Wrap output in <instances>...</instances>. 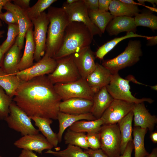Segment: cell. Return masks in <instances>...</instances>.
I'll use <instances>...</instances> for the list:
<instances>
[{
    "mask_svg": "<svg viewBox=\"0 0 157 157\" xmlns=\"http://www.w3.org/2000/svg\"><path fill=\"white\" fill-rule=\"evenodd\" d=\"M13 99L29 117L54 120L57 119L62 100L46 75L22 81Z\"/></svg>",
    "mask_w": 157,
    "mask_h": 157,
    "instance_id": "cell-1",
    "label": "cell"
},
{
    "mask_svg": "<svg viewBox=\"0 0 157 157\" xmlns=\"http://www.w3.org/2000/svg\"><path fill=\"white\" fill-rule=\"evenodd\" d=\"M88 28L82 23L70 22L65 30L61 45L53 57L57 60L90 45L93 39Z\"/></svg>",
    "mask_w": 157,
    "mask_h": 157,
    "instance_id": "cell-2",
    "label": "cell"
},
{
    "mask_svg": "<svg viewBox=\"0 0 157 157\" xmlns=\"http://www.w3.org/2000/svg\"><path fill=\"white\" fill-rule=\"evenodd\" d=\"M47 13L49 22L44 54L53 58L61 45L65 30L70 22L62 7L50 6Z\"/></svg>",
    "mask_w": 157,
    "mask_h": 157,
    "instance_id": "cell-3",
    "label": "cell"
},
{
    "mask_svg": "<svg viewBox=\"0 0 157 157\" xmlns=\"http://www.w3.org/2000/svg\"><path fill=\"white\" fill-rule=\"evenodd\" d=\"M141 44L139 40H130L124 50L116 57L103 60L102 65L113 74L120 70L135 64L142 55Z\"/></svg>",
    "mask_w": 157,
    "mask_h": 157,
    "instance_id": "cell-4",
    "label": "cell"
},
{
    "mask_svg": "<svg viewBox=\"0 0 157 157\" xmlns=\"http://www.w3.org/2000/svg\"><path fill=\"white\" fill-rule=\"evenodd\" d=\"M56 61L57 65L55 69L47 76L53 84L70 83L81 78L72 54L58 59Z\"/></svg>",
    "mask_w": 157,
    "mask_h": 157,
    "instance_id": "cell-5",
    "label": "cell"
},
{
    "mask_svg": "<svg viewBox=\"0 0 157 157\" xmlns=\"http://www.w3.org/2000/svg\"><path fill=\"white\" fill-rule=\"evenodd\" d=\"M130 81L129 80L121 77L118 73L114 74H113L110 83L106 86V88L114 99L134 104L145 101L151 104L154 102L150 98L138 99L133 96L130 90Z\"/></svg>",
    "mask_w": 157,
    "mask_h": 157,
    "instance_id": "cell-6",
    "label": "cell"
},
{
    "mask_svg": "<svg viewBox=\"0 0 157 157\" xmlns=\"http://www.w3.org/2000/svg\"><path fill=\"white\" fill-rule=\"evenodd\" d=\"M54 86L56 92L63 101L74 98L92 100L94 94L85 78L82 77L74 81L56 83Z\"/></svg>",
    "mask_w": 157,
    "mask_h": 157,
    "instance_id": "cell-7",
    "label": "cell"
},
{
    "mask_svg": "<svg viewBox=\"0 0 157 157\" xmlns=\"http://www.w3.org/2000/svg\"><path fill=\"white\" fill-rule=\"evenodd\" d=\"M31 119L14 102L9 106V113L4 119L11 129L20 133L23 136L35 134L39 131L33 126Z\"/></svg>",
    "mask_w": 157,
    "mask_h": 157,
    "instance_id": "cell-8",
    "label": "cell"
},
{
    "mask_svg": "<svg viewBox=\"0 0 157 157\" xmlns=\"http://www.w3.org/2000/svg\"><path fill=\"white\" fill-rule=\"evenodd\" d=\"M101 149L109 157L121 155V137L117 124L103 125L99 132Z\"/></svg>",
    "mask_w": 157,
    "mask_h": 157,
    "instance_id": "cell-9",
    "label": "cell"
},
{
    "mask_svg": "<svg viewBox=\"0 0 157 157\" xmlns=\"http://www.w3.org/2000/svg\"><path fill=\"white\" fill-rule=\"evenodd\" d=\"M62 8L67 14L70 22L82 23L88 28L93 36L95 35L101 36L102 33L91 22L89 16L88 10L83 0H77L70 5L65 2Z\"/></svg>",
    "mask_w": 157,
    "mask_h": 157,
    "instance_id": "cell-10",
    "label": "cell"
},
{
    "mask_svg": "<svg viewBox=\"0 0 157 157\" xmlns=\"http://www.w3.org/2000/svg\"><path fill=\"white\" fill-rule=\"evenodd\" d=\"M31 21L34 26L33 31V38L35 44L34 60L37 62L45 54L46 34L49 22L47 13L45 11Z\"/></svg>",
    "mask_w": 157,
    "mask_h": 157,
    "instance_id": "cell-11",
    "label": "cell"
},
{
    "mask_svg": "<svg viewBox=\"0 0 157 157\" xmlns=\"http://www.w3.org/2000/svg\"><path fill=\"white\" fill-rule=\"evenodd\" d=\"M56 60L44 54L42 58L30 67L16 73L22 81H27L34 78L49 74L55 69Z\"/></svg>",
    "mask_w": 157,
    "mask_h": 157,
    "instance_id": "cell-12",
    "label": "cell"
},
{
    "mask_svg": "<svg viewBox=\"0 0 157 157\" xmlns=\"http://www.w3.org/2000/svg\"><path fill=\"white\" fill-rule=\"evenodd\" d=\"M134 103L114 99L101 117L104 125L117 124L132 111Z\"/></svg>",
    "mask_w": 157,
    "mask_h": 157,
    "instance_id": "cell-13",
    "label": "cell"
},
{
    "mask_svg": "<svg viewBox=\"0 0 157 157\" xmlns=\"http://www.w3.org/2000/svg\"><path fill=\"white\" fill-rule=\"evenodd\" d=\"M72 55L81 77L85 78L95 68V53L89 46L78 50Z\"/></svg>",
    "mask_w": 157,
    "mask_h": 157,
    "instance_id": "cell-14",
    "label": "cell"
},
{
    "mask_svg": "<svg viewBox=\"0 0 157 157\" xmlns=\"http://www.w3.org/2000/svg\"><path fill=\"white\" fill-rule=\"evenodd\" d=\"M11 1L9 0L3 6V9L11 11L16 18L19 33L15 41L21 51L24 47L26 33L29 28L33 26V25L28 17L26 10L11 3Z\"/></svg>",
    "mask_w": 157,
    "mask_h": 157,
    "instance_id": "cell-15",
    "label": "cell"
},
{
    "mask_svg": "<svg viewBox=\"0 0 157 157\" xmlns=\"http://www.w3.org/2000/svg\"><path fill=\"white\" fill-rule=\"evenodd\" d=\"M14 144L18 148L34 151L40 154L43 150H51L54 147L43 135L39 133L23 136Z\"/></svg>",
    "mask_w": 157,
    "mask_h": 157,
    "instance_id": "cell-16",
    "label": "cell"
},
{
    "mask_svg": "<svg viewBox=\"0 0 157 157\" xmlns=\"http://www.w3.org/2000/svg\"><path fill=\"white\" fill-rule=\"evenodd\" d=\"M92 100L74 98L61 101L59 106L60 112L78 115L90 113L93 106Z\"/></svg>",
    "mask_w": 157,
    "mask_h": 157,
    "instance_id": "cell-17",
    "label": "cell"
},
{
    "mask_svg": "<svg viewBox=\"0 0 157 157\" xmlns=\"http://www.w3.org/2000/svg\"><path fill=\"white\" fill-rule=\"evenodd\" d=\"M113 74L108 69L98 63H96L94 70L85 78L89 86L95 93L108 85Z\"/></svg>",
    "mask_w": 157,
    "mask_h": 157,
    "instance_id": "cell-18",
    "label": "cell"
},
{
    "mask_svg": "<svg viewBox=\"0 0 157 157\" xmlns=\"http://www.w3.org/2000/svg\"><path fill=\"white\" fill-rule=\"evenodd\" d=\"M132 111L133 115L134 126L147 129L150 132H152L157 123V117L149 113L144 102L134 104Z\"/></svg>",
    "mask_w": 157,
    "mask_h": 157,
    "instance_id": "cell-19",
    "label": "cell"
},
{
    "mask_svg": "<svg viewBox=\"0 0 157 157\" xmlns=\"http://www.w3.org/2000/svg\"><path fill=\"white\" fill-rule=\"evenodd\" d=\"M137 27L134 18L127 16L114 17L107 26L106 30L111 36L120 33L133 32L135 33Z\"/></svg>",
    "mask_w": 157,
    "mask_h": 157,
    "instance_id": "cell-20",
    "label": "cell"
},
{
    "mask_svg": "<svg viewBox=\"0 0 157 157\" xmlns=\"http://www.w3.org/2000/svg\"><path fill=\"white\" fill-rule=\"evenodd\" d=\"M33 26L29 28L26 34V42L24 53L17 67L19 71L30 67L34 64L35 44L33 38Z\"/></svg>",
    "mask_w": 157,
    "mask_h": 157,
    "instance_id": "cell-21",
    "label": "cell"
},
{
    "mask_svg": "<svg viewBox=\"0 0 157 157\" xmlns=\"http://www.w3.org/2000/svg\"><path fill=\"white\" fill-rule=\"evenodd\" d=\"M114 99L104 87L94 94L93 106L90 113L96 119L100 118Z\"/></svg>",
    "mask_w": 157,
    "mask_h": 157,
    "instance_id": "cell-22",
    "label": "cell"
},
{
    "mask_svg": "<svg viewBox=\"0 0 157 157\" xmlns=\"http://www.w3.org/2000/svg\"><path fill=\"white\" fill-rule=\"evenodd\" d=\"M96 119L91 113L75 115L59 111L57 118L59 124V131L57 134L59 143L62 141V136L64 131L75 122L82 120H93Z\"/></svg>",
    "mask_w": 157,
    "mask_h": 157,
    "instance_id": "cell-23",
    "label": "cell"
},
{
    "mask_svg": "<svg viewBox=\"0 0 157 157\" xmlns=\"http://www.w3.org/2000/svg\"><path fill=\"white\" fill-rule=\"evenodd\" d=\"M20 51L17 44L15 41L5 54L1 67L7 73L15 74L19 71L17 67L20 59Z\"/></svg>",
    "mask_w": 157,
    "mask_h": 157,
    "instance_id": "cell-24",
    "label": "cell"
},
{
    "mask_svg": "<svg viewBox=\"0 0 157 157\" xmlns=\"http://www.w3.org/2000/svg\"><path fill=\"white\" fill-rule=\"evenodd\" d=\"M133 116L132 111L117 123L121 137V155L123 154L128 142L133 140L132 135Z\"/></svg>",
    "mask_w": 157,
    "mask_h": 157,
    "instance_id": "cell-25",
    "label": "cell"
},
{
    "mask_svg": "<svg viewBox=\"0 0 157 157\" xmlns=\"http://www.w3.org/2000/svg\"><path fill=\"white\" fill-rule=\"evenodd\" d=\"M29 117L34 122L39 131L41 132L49 142L54 147H56L59 142L56 133L53 131L50 127V124L53 122L52 119L36 116Z\"/></svg>",
    "mask_w": 157,
    "mask_h": 157,
    "instance_id": "cell-26",
    "label": "cell"
},
{
    "mask_svg": "<svg viewBox=\"0 0 157 157\" xmlns=\"http://www.w3.org/2000/svg\"><path fill=\"white\" fill-rule=\"evenodd\" d=\"M114 17H135L140 11L138 6L126 3L120 0H112L109 8Z\"/></svg>",
    "mask_w": 157,
    "mask_h": 157,
    "instance_id": "cell-27",
    "label": "cell"
},
{
    "mask_svg": "<svg viewBox=\"0 0 157 157\" xmlns=\"http://www.w3.org/2000/svg\"><path fill=\"white\" fill-rule=\"evenodd\" d=\"M22 81L16 75L8 74L0 67V87L11 98L15 95Z\"/></svg>",
    "mask_w": 157,
    "mask_h": 157,
    "instance_id": "cell-28",
    "label": "cell"
},
{
    "mask_svg": "<svg viewBox=\"0 0 157 157\" xmlns=\"http://www.w3.org/2000/svg\"><path fill=\"white\" fill-rule=\"evenodd\" d=\"M148 129L139 126H134L133 129V142L134 149V157H144L149 153L144 145V139Z\"/></svg>",
    "mask_w": 157,
    "mask_h": 157,
    "instance_id": "cell-29",
    "label": "cell"
},
{
    "mask_svg": "<svg viewBox=\"0 0 157 157\" xmlns=\"http://www.w3.org/2000/svg\"><path fill=\"white\" fill-rule=\"evenodd\" d=\"M103 125V122L101 118L93 120H82L75 122L68 128L77 132L99 133Z\"/></svg>",
    "mask_w": 157,
    "mask_h": 157,
    "instance_id": "cell-30",
    "label": "cell"
},
{
    "mask_svg": "<svg viewBox=\"0 0 157 157\" xmlns=\"http://www.w3.org/2000/svg\"><path fill=\"white\" fill-rule=\"evenodd\" d=\"M134 37L143 38L147 40L150 36L139 35L133 32H127L126 35L121 37L115 38L100 47L95 53L96 58L103 60L104 56L120 42L125 39Z\"/></svg>",
    "mask_w": 157,
    "mask_h": 157,
    "instance_id": "cell-31",
    "label": "cell"
},
{
    "mask_svg": "<svg viewBox=\"0 0 157 157\" xmlns=\"http://www.w3.org/2000/svg\"><path fill=\"white\" fill-rule=\"evenodd\" d=\"M88 13L92 22L102 34L104 33L108 24L114 17L108 11L98 9L96 10H88Z\"/></svg>",
    "mask_w": 157,
    "mask_h": 157,
    "instance_id": "cell-32",
    "label": "cell"
},
{
    "mask_svg": "<svg viewBox=\"0 0 157 157\" xmlns=\"http://www.w3.org/2000/svg\"><path fill=\"white\" fill-rule=\"evenodd\" d=\"M66 144L78 147L85 150L89 149L85 133L76 132L68 128L64 136Z\"/></svg>",
    "mask_w": 157,
    "mask_h": 157,
    "instance_id": "cell-33",
    "label": "cell"
},
{
    "mask_svg": "<svg viewBox=\"0 0 157 157\" xmlns=\"http://www.w3.org/2000/svg\"><path fill=\"white\" fill-rule=\"evenodd\" d=\"M136 27H147L153 31L157 29V16L150 12H143L137 14L134 18Z\"/></svg>",
    "mask_w": 157,
    "mask_h": 157,
    "instance_id": "cell-34",
    "label": "cell"
},
{
    "mask_svg": "<svg viewBox=\"0 0 157 157\" xmlns=\"http://www.w3.org/2000/svg\"><path fill=\"white\" fill-rule=\"evenodd\" d=\"M45 153L51 154L57 157H89L82 149L78 147L68 145L65 149L60 151L47 150Z\"/></svg>",
    "mask_w": 157,
    "mask_h": 157,
    "instance_id": "cell-35",
    "label": "cell"
},
{
    "mask_svg": "<svg viewBox=\"0 0 157 157\" xmlns=\"http://www.w3.org/2000/svg\"><path fill=\"white\" fill-rule=\"evenodd\" d=\"M56 0H38L32 7L26 10L28 16L31 20L39 16Z\"/></svg>",
    "mask_w": 157,
    "mask_h": 157,
    "instance_id": "cell-36",
    "label": "cell"
},
{
    "mask_svg": "<svg viewBox=\"0 0 157 157\" xmlns=\"http://www.w3.org/2000/svg\"><path fill=\"white\" fill-rule=\"evenodd\" d=\"M8 25L7 38L2 44L0 45L1 49L4 54H5L14 44L19 33L18 24Z\"/></svg>",
    "mask_w": 157,
    "mask_h": 157,
    "instance_id": "cell-37",
    "label": "cell"
},
{
    "mask_svg": "<svg viewBox=\"0 0 157 157\" xmlns=\"http://www.w3.org/2000/svg\"><path fill=\"white\" fill-rule=\"evenodd\" d=\"M13 99L0 87V119H4L9 113V106Z\"/></svg>",
    "mask_w": 157,
    "mask_h": 157,
    "instance_id": "cell-38",
    "label": "cell"
},
{
    "mask_svg": "<svg viewBox=\"0 0 157 157\" xmlns=\"http://www.w3.org/2000/svg\"><path fill=\"white\" fill-rule=\"evenodd\" d=\"M86 135L89 148L93 150L101 148V142L99 132L87 133Z\"/></svg>",
    "mask_w": 157,
    "mask_h": 157,
    "instance_id": "cell-39",
    "label": "cell"
},
{
    "mask_svg": "<svg viewBox=\"0 0 157 157\" xmlns=\"http://www.w3.org/2000/svg\"><path fill=\"white\" fill-rule=\"evenodd\" d=\"M0 19L8 24H18L15 15L9 10H7L4 13H2Z\"/></svg>",
    "mask_w": 157,
    "mask_h": 157,
    "instance_id": "cell-40",
    "label": "cell"
},
{
    "mask_svg": "<svg viewBox=\"0 0 157 157\" xmlns=\"http://www.w3.org/2000/svg\"><path fill=\"white\" fill-rule=\"evenodd\" d=\"M89 157H109L100 148L96 150L90 149L84 150Z\"/></svg>",
    "mask_w": 157,
    "mask_h": 157,
    "instance_id": "cell-41",
    "label": "cell"
},
{
    "mask_svg": "<svg viewBox=\"0 0 157 157\" xmlns=\"http://www.w3.org/2000/svg\"><path fill=\"white\" fill-rule=\"evenodd\" d=\"M88 10H96L98 9V0H83Z\"/></svg>",
    "mask_w": 157,
    "mask_h": 157,
    "instance_id": "cell-42",
    "label": "cell"
},
{
    "mask_svg": "<svg viewBox=\"0 0 157 157\" xmlns=\"http://www.w3.org/2000/svg\"><path fill=\"white\" fill-rule=\"evenodd\" d=\"M13 3L21 8L26 10L30 7V0H13Z\"/></svg>",
    "mask_w": 157,
    "mask_h": 157,
    "instance_id": "cell-43",
    "label": "cell"
},
{
    "mask_svg": "<svg viewBox=\"0 0 157 157\" xmlns=\"http://www.w3.org/2000/svg\"><path fill=\"white\" fill-rule=\"evenodd\" d=\"M134 149L133 140L128 143L123 154L119 157H131L133 150Z\"/></svg>",
    "mask_w": 157,
    "mask_h": 157,
    "instance_id": "cell-44",
    "label": "cell"
},
{
    "mask_svg": "<svg viewBox=\"0 0 157 157\" xmlns=\"http://www.w3.org/2000/svg\"><path fill=\"white\" fill-rule=\"evenodd\" d=\"M112 0H99L98 10L102 11H108Z\"/></svg>",
    "mask_w": 157,
    "mask_h": 157,
    "instance_id": "cell-45",
    "label": "cell"
},
{
    "mask_svg": "<svg viewBox=\"0 0 157 157\" xmlns=\"http://www.w3.org/2000/svg\"><path fill=\"white\" fill-rule=\"evenodd\" d=\"M19 157H40L34 153L32 151L23 149Z\"/></svg>",
    "mask_w": 157,
    "mask_h": 157,
    "instance_id": "cell-46",
    "label": "cell"
},
{
    "mask_svg": "<svg viewBox=\"0 0 157 157\" xmlns=\"http://www.w3.org/2000/svg\"><path fill=\"white\" fill-rule=\"evenodd\" d=\"M148 41L147 45L149 46H152L156 45L157 44V36H150L147 39Z\"/></svg>",
    "mask_w": 157,
    "mask_h": 157,
    "instance_id": "cell-47",
    "label": "cell"
},
{
    "mask_svg": "<svg viewBox=\"0 0 157 157\" xmlns=\"http://www.w3.org/2000/svg\"><path fill=\"white\" fill-rule=\"evenodd\" d=\"M138 3L142 5V6L145 7V5L144 3L145 2H147L150 3L154 7L156 6V4H157V0H137Z\"/></svg>",
    "mask_w": 157,
    "mask_h": 157,
    "instance_id": "cell-48",
    "label": "cell"
},
{
    "mask_svg": "<svg viewBox=\"0 0 157 157\" xmlns=\"http://www.w3.org/2000/svg\"><path fill=\"white\" fill-rule=\"evenodd\" d=\"M150 138L151 141L154 143L157 142V131H156L151 132Z\"/></svg>",
    "mask_w": 157,
    "mask_h": 157,
    "instance_id": "cell-49",
    "label": "cell"
},
{
    "mask_svg": "<svg viewBox=\"0 0 157 157\" xmlns=\"http://www.w3.org/2000/svg\"><path fill=\"white\" fill-rule=\"evenodd\" d=\"M144 157H157V148H153L151 152Z\"/></svg>",
    "mask_w": 157,
    "mask_h": 157,
    "instance_id": "cell-50",
    "label": "cell"
},
{
    "mask_svg": "<svg viewBox=\"0 0 157 157\" xmlns=\"http://www.w3.org/2000/svg\"><path fill=\"white\" fill-rule=\"evenodd\" d=\"M121 2L127 4L134 5H142L138 3H137L133 0H120Z\"/></svg>",
    "mask_w": 157,
    "mask_h": 157,
    "instance_id": "cell-51",
    "label": "cell"
},
{
    "mask_svg": "<svg viewBox=\"0 0 157 157\" xmlns=\"http://www.w3.org/2000/svg\"><path fill=\"white\" fill-rule=\"evenodd\" d=\"M127 79L129 80L130 81H132L133 82L135 83H136L137 84H139L140 85H146V86H149V85H145L144 84L142 83H141L137 81V80L134 78L132 76H131V75L130 76H127Z\"/></svg>",
    "mask_w": 157,
    "mask_h": 157,
    "instance_id": "cell-52",
    "label": "cell"
},
{
    "mask_svg": "<svg viewBox=\"0 0 157 157\" xmlns=\"http://www.w3.org/2000/svg\"><path fill=\"white\" fill-rule=\"evenodd\" d=\"M9 1V0H0V18L1 15L2 13V9L3 6Z\"/></svg>",
    "mask_w": 157,
    "mask_h": 157,
    "instance_id": "cell-53",
    "label": "cell"
},
{
    "mask_svg": "<svg viewBox=\"0 0 157 157\" xmlns=\"http://www.w3.org/2000/svg\"><path fill=\"white\" fill-rule=\"evenodd\" d=\"M4 54L3 53L1 49L0 45V67H1L3 58Z\"/></svg>",
    "mask_w": 157,
    "mask_h": 157,
    "instance_id": "cell-54",
    "label": "cell"
},
{
    "mask_svg": "<svg viewBox=\"0 0 157 157\" xmlns=\"http://www.w3.org/2000/svg\"><path fill=\"white\" fill-rule=\"evenodd\" d=\"M77 0H67L65 3L68 5L72 4L77 1Z\"/></svg>",
    "mask_w": 157,
    "mask_h": 157,
    "instance_id": "cell-55",
    "label": "cell"
},
{
    "mask_svg": "<svg viewBox=\"0 0 157 157\" xmlns=\"http://www.w3.org/2000/svg\"><path fill=\"white\" fill-rule=\"evenodd\" d=\"M149 86L151 88L154 90H157V85H155L153 86Z\"/></svg>",
    "mask_w": 157,
    "mask_h": 157,
    "instance_id": "cell-56",
    "label": "cell"
},
{
    "mask_svg": "<svg viewBox=\"0 0 157 157\" xmlns=\"http://www.w3.org/2000/svg\"><path fill=\"white\" fill-rule=\"evenodd\" d=\"M5 33V31L3 30L0 31V38H3V35Z\"/></svg>",
    "mask_w": 157,
    "mask_h": 157,
    "instance_id": "cell-57",
    "label": "cell"
},
{
    "mask_svg": "<svg viewBox=\"0 0 157 157\" xmlns=\"http://www.w3.org/2000/svg\"><path fill=\"white\" fill-rule=\"evenodd\" d=\"M1 21L2 20L0 19V28L3 26V24Z\"/></svg>",
    "mask_w": 157,
    "mask_h": 157,
    "instance_id": "cell-58",
    "label": "cell"
},
{
    "mask_svg": "<svg viewBox=\"0 0 157 157\" xmlns=\"http://www.w3.org/2000/svg\"><path fill=\"white\" fill-rule=\"evenodd\" d=\"M0 157H2L1 156H0Z\"/></svg>",
    "mask_w": 157,
    "mask_h": 157,
    "instance_id": "cell-59",
    "label": "cell"
}]
</instances>
